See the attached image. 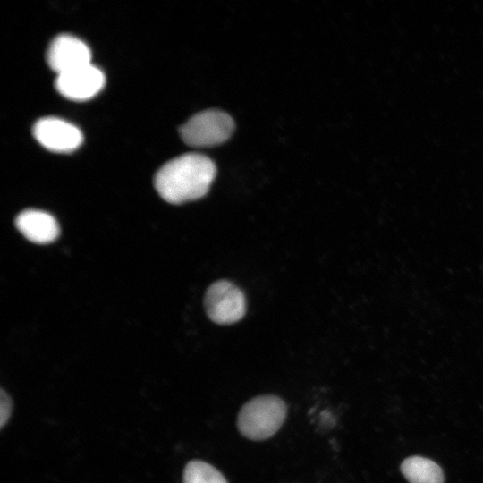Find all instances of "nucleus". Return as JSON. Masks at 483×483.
Wrapping results in <instances>:
<instances>
[{
	"label": "nucleus",
	"instance_id": "nucleus-1",
	"mask_svg": "<svg viewBox=\"0 0 483 483\" xmlns=\"http://www.w3.org/2000/svg\"><path fill=\"white\" fill-rule=\"evenodd\" d=\"M216 174L214 162L199 153H186L165 163L154 176V186L163 199L182 204L202 198Z\"/></svg>",
	"mask_w": 483,
	"mask_h": 483
},
{
	"label": "nucleus",
	"instance_id": "nucleus-2",
	"mask_svg": "<svg viewBox=\"0 0 483 483\" xmlns=\"http://www.w3.org/2000/svg\"><path fill=\"white\" fill-rule=\"evenodd\" d=\"M286 412V405L278 396H256L241 408L237 427L241 434L248 439L266 440L282 427Z\"/></svg>",
	"mask_w": 483,
	"mask_h": 483
},
{
	"label": "nucleus",
	"instance_id": "nucleus-3",
	"mask_svg": "<svg viewBox=\"0 0 483 483\" xmlns=\"http://www.w3.org/2000/svg\"><path fill=\"white\" fill-rule=\"evenodd\" d=\"M234 122L225 112L208 109L192 115L179 129L182 140L191 147H214L226 141L234 131Z\"/></svg>",
	"mask_w": 483,
	"mask_h": 483
},
{
	"label": "nucleus",
	"instance_id": "nucleus-4",
	"mask_svg": "<svg viewBox=\"0 0 483 483\" xmlns=\"http://www.w3.org/2000/svg\"><path fill=\"white\" fill-rule=\"evenodd\" d=\"M204 305L208 318L219 325H230L241 320L246 312L243 292L233 283L220 280L207 290Z\"/></svg>",
	"mask_w": 483,
	"mask_h": 483
},
{
	"label": "nucleus",
	"instance_id": "nucleus-5",
	"mask_svg": "<svg viewBox=\"0 0 483 483\" xmlns=\"http://www.w3.org/2000/svg\"><path fill=\"white\" fill-rule=\"evenodd\" d=\"M104 72L92 63L57 73L55 85L64 97L85 100L94 97L104 87Z\"/></svg>",
	"mask_w": 483,
	"mask_h": 483
},
{
	"label": "nucleus",
	"instance_id": "nucleus-6",
	"mask_svg": "<svg viewBox=\"0 0 483 483\" xmlns=\"http://www.w3.org/2000/svg\"><path fill=\"white\" fill-rule=\"evenodd\" d=\"M35 139L46 148L56 152H68L82 142L80 130L72 123L55 116L38 119L32 127Z\"/></svg>",
	"mask_w": 483,
	"mask_h": 483
},
{
	"label": "nucleus",
	"instance_id": "nucleus-7",
	"mask_svg": "<svg viewBox=\"0 0 483 483\" xmlns=\"http://www.w3.org/2000/svg\"><path fill=\"white\" fill-rule=\"evenodd\" d=\"M89 46L80 38L68 33L56 35L49 43L46 59L57 73L91 63Z\"/></svg>",
	"mask_w": 483,
	"mask_h": 483
},
{
	"label": "nucleus",
	"instance_id": "nucleus-8",
	"mask_svg": "<svg viewBox=\"0 0 483 483\" xmlns=\"http://www.w3.org/2000/svg\"><path fill=\"white\" fill-rule=\"evenodd\" d=\"M17 229L30 242L46 244L54 242L59 235V225L55 218L47 212L26 209L15 218Z\"/></svg>",
	"mask_w": 483,
	"mask_h": 483
},
{
	"label": "nucleus",
	"instance_id": "nucleus-9",
	"mask_svg": "<svg viewBox=\"0 0 483 483\" xmlns=\"http://www.w3.org/2000/svg\"><path fill=\"white\" fill-rule=\"evenodd\" d=\"M401 471L410 483H444L442 469L425 457L406 458L401 464Z\"/></svg>",
	"mask_w": 483,
	"mask_h": 483
},
{
	"label": "nucleus",
	"instance_id": "nucleus-10",
	"mask_svg": "<svg viewBox=\"0 0 483 483\" xmlns=\"http://www.w3.org/2000/svg\"><path fill=\"white\" fill-rule=\"evenodd\" d=\"M183 483H228L225 476L211 464L199 461H190L183 470Z\"/></svg>",
	"mask_w": 483,
	"mask_h": 483
},
{
	"label": "nucleus",
	"instance_id": "nucleus-11",
	"mask_svg": "<svg viewBox=\"0 0 483 483\" xmlns=\"http://www.w3.org/2000/svg\"><path fill=\"white\" fill-rule=\"evenodd\" d=\"M13 403L9 394L1 389L0 394V427L3 428L8 421L12 412Z\"/></svg>",
	"mask_w": 483,
	"mask_h": 483
}]
</instances>
